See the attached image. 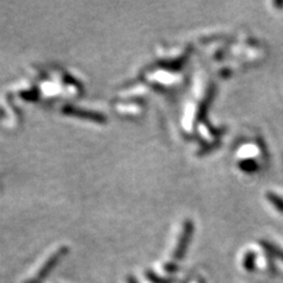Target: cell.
Segmentation results:
<instances>
[{"mask_svg": "<svg viewBox=\"0 0 283 283\" xmlns=\"http://www.w3.org/2000/svg\"><path fill=\"white\" fill-rule=\"evenodd\" d=\"M64 115L72 116V117H77L81 119H86V121L96 122L99 124H103L106 121V117L101 112H96V111H89L84 109H79V107H74L71 105H67L63 109Z\"/></svg>", "mask_w": 283, "mask_h": 283, "instance_id": "1", "label": "cell"}, {"mask_svg": "<svg viewBox=\"0 0 283 283\" xmlns=\"http://www.w3.org/2000/svg\"><path fill=\"white\" fill-rule=\"evenodd\" d=\"M4 116V110L3 109H0V118H2Z\"/></svg>", "mask_w": 283, "mask_h": 283, "instance_id": "2", "label": "cell"}]
</instances>
